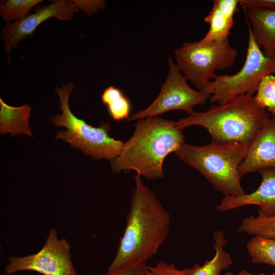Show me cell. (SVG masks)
<instances>
[{
	"label": "cell",
	"mask_w": 275,
	"mask_h": 275,
	"mask_svg": "<svg viewBox=\"0 0 275 275\" xmlns=\"http://www.w3.org/2000/svg\"><path fill=\"white\" fill-rule=\"evenodd\" d=\"M246 248L253 263L275 267V239L253 236Z\"/></svg>",
	"instance_id": "18"
},
{
	"label": "cell",
	"mask_w": 275,
	"mask_h": 275,
	"mask_svg": "<svg viewBox=\"0 0 275 275\" xmlns=\"http://www.w3.org/2000/svg\"><path fill=\"white\" fill-rule=\"evenodd\" d=\"M134 179L125 230L108 272L129 264L146 263L157 253L169 233V212L140 175L136 174Z\"/></svg>",
	"instance_id": "1"
},
{
	"label": "cell",
	"mask_w": 275,
	"mask_h": 275,
	"mask_svg": "<svg viewBox=\"0 0 275 275\" xmlns=\"http://www.w3.org/2000/svg\"><path fill=\"white\" fill-rule=\"evenodd\" d=\"M265 170H275V115L270 117L248 145L238 171L241 178L246 174Z\"/></svg>",
	"instance_id": "11"
},
{
	"label": "cell",
	"mask_w": 275,
	"mask_h": 275,
	"mask_svg": "<svg viewBox=\"0 0 275 275\" xmlns=\"http://www.w3.org/2000/svg\"><path fill=\"white\" fill-rule=\"evenodd\" d=\"M74 1H53L48 5L36 7L35 12L23 19L7 23L2 29V38L8 56L11 50L28 37L32 36L37 28L44 21L56 18L61 20H71L74 14L80 11Z\"/></svg>",
	"instance_id": "10"
},
{
	"label": "cell",
	"mask_w": 275,
	"mask_h": 275,
	"mask_svg": "<svg viewBox=\"0 0 275 275\" xmlns=\"http://www.w3.org/2000/svg\"><path fill=\"white\" fill-rule=\"evenodd\" d=\"M149 275H183V269H179L173 264L162 261L154 266H148Z\"/></svg>",
	"instance_id": "23"
},
{
	"label": "cell",
	"mask_w": 275,
	"mask_h": 275,
	"mask_svg": "<svg viewBox=\"0 0 275 275\" xmlns=\"http://www.w3.org/2000/svg\"><path fill=\"white\" fill-rule=\"evenodd\" d=\"M262 181L258 188L250 194L239 196H224L215 209L225 212L246 205L259 207V216L264 217L275 215V170H265L259 172Z\"/></svg>",
	"instance_id": "12"
},
{
	"label": "cell",
	"mask_w": 275,
	"mask_h": 275,
	"mask_svg": "<svg viewBox=\"0 0 275 275\" xmlns=\"http://www.w3.org/2000/svg\"><path fill=\"white\" fill-rule=\"evenodd\" d=\"M242 8L254 7L264 9H275V0H239Z\"/></svg>",
	"instance_id": "26"
},
{
	"label": "cell",
	"mask_w": 275,
	"mask_h": 275,
	"mask_svg": "<svg viewBox=\"0 0 275 275\" xmlns=\"http://www.w3.org/2000/svg\"><path fill=\"white\" fill-rule=\"evenodd\" d=\"M80 10H82L85 13L91 15L95 13L99 9L105 7L103 1H74Z\"/></svg>",
	"instance_id": "25"
},
{
	"label": "cell",
	"mask_w": 275,
	"mask_h": 275,
	"mask_svg": "<svg viewBox=\"0 0 275 275\" xmlns=\"http://www.w3.org/2000/svg\"><path fill=\"white\" fill-rule=\"evenodd\" d=\"M244 10L251 27L249 31L264 54L275 58V9L246 7Z\"/></svg>",
	"instance_id": "13"
},
{
	"label": "cell",
	"mask_w": 275,
	"mask_h": 275,
	"mask_svg": "<svg viewBox=\"0 0 275 275\" xmlns=\"http://www.w3.org/2000/svg\"><path fill=\"white\" fill-rule=\"evenodd\" d=\"M254 98L263 108L275 115V76L269 74L260 81Z\"/></svg>",
	"instance_id": "21"
},
{
	"label": "cell",
	"mask_w": 275,
	"mask_h": 275,
	"mask_svg": "<svg viewBox=\"0 0 275 275\" xmlns=\"http://www.w3.org/2000/svg\"><path fill=\"white\" fill-rule=\"evenodd\" d=\"M73 88L71 82L62 85L61 88H55L62 113L51 117L50 121L57 127L66 128L58 131L55 139H62L72 148L80 149L95 159L112 160L120 154L124 142L109 135V124L102 123L98 127H93L72 113L68 102Z\"/></svg>",
	"instance_id": "5"
},
{
	"label": "cell",
	"mask_w": 275,
	"mask_h": 275,
	"mask_svg": "<svg viewBox=\"0 0 275 275\" xmlns=\"http://www.w3.org/2000/svg\"><path fill=\"white\" fill-rule=\"evenodd\" d=\"M239 0H214L213 5H215L224 14L233 18L237 10Z\"/></svg>",
	"instance_id": "24"
},
{
	"label": "cell",
	"mask_w": 275,
	"mask_h": 275,
	"mask_svg": "<svg viewBox=\"0 0 275 275\" xmlns=\"http://www.w3.org/2000/svg\"><path fill=\"white\" fill-rule=\"evenodd\" d=\"M101 102L105 105L110 117L119 121L128 119L131 105L130 100L118 88L113 86L106 88L101 96Z\"/></svg>",
	"instance_id": "17"
},
{
	"label": "cell",
	"mask_w": 275,
	"mask_h": 275,
	"mask_svg": "<svg viewBox=\"0 0 275 275\" xmlns=\"http://www.w3.org/2000/svg\"><path fill=\"white\" fill-rule=\"evenodd\" d=\"M223 275H275V272H273L271 274H265L263 272H261L257 274H253L252 273H250L246 270H242L240 272H239L238 273L234 274L230 272H227L225 273H224Z\"/></svg>",
	"instance_id": "27"
},
{
	"label": "cell",
	"mask_w": 275,
	"mask_h": 275,
	"mask_svg": "<svg viewBox=\"0 0 275 275\" xmlns=\"http://www.w3.org/2000/svg\"><path fill=\"white\" fill-rule=\"evenodd\" d=\"M0 133H10L11 136L20 133L33 135L29 125L31 107L26 104L12 106L6 103L0 98Z\"/></svg>",
	"instance_id": "14"
},
{
	"label": "cell",
	"mask_w": 275,
	"mask_h": 275,
	"mask_svg": "<svg viewBox=\"0 0 275 275\" xmlns=\"http://www.w3.org/2000/svg\"><path fill=\"white\" fill-rule=\"evenodd\" d=\"M103 275H149L148 266L145 263L129 264Z\"/></svg>",
	"instance_id": "22"
},
{
	"label": "cell",
	"mask_w": 275,
	"mask_h": 275,
	"mask_svg": "<svg viewBox=\"0 0 275 275\" xmlns=\"http://www.w3.org/2000/svg\"><path fill=\"white\" fill-rule=\"evenodd\" d=\"M274 74L275 58L264 54L249 31L246 58L240 70L217 75L201 92L210 96L211 103L222 105L238 96H253L262 78Z\"/></svg>",
	"instance_id": "7"
},
{
	"label": "cell",
	"mask_w": 275,
	"mask_h": 275,
	"mask_svg": "<svg viewBox=\"0 0 275 275\" xmlns=\"http://www.w3.org/2000/svg\"><path fill=\"white\" fill-rule=\"evenodd\" d=\"M134 126L120 154L111 161L112 171L133 170L149 180L162 178L164 159L185 143L183 130L172 120L158 116L138 120Z\"/></svg>",
	"instance_id": "2"
},
{
	"label": "cell",
	"mask_w": 275,
	"mask_h": 275,
	"mask_svg": "<svg viewBox=\"0 0 275 275\" xmlns=\"http://www.w3.org/2000/svg\"><path fill=\"white\" fill-rule=\"evenodd\" d=\"M187 115L174 122L178 128L183 130L190 126H200L208 131L212 143L246 145L270 117L254 96L249 95L238 96L224 104L213 105L205 112L193 111Z\"/></svg>",
	"instance_id": "3"
},
{
	"label": "cell",
	"mask_w": 275,
	"mask_h": 275,
	"mask_svg": "<svg viewBox=\"0 0 275 275\" xmlns=\"http://www.w3.org/2000/svg\"><path fill=\"white\" fill-rule=\"evenodd\" d=\"M71 258L69 242L66 239H59L56 229L51 228L39 251L25 256H10L5 272L10 274L32 271L43 275H76Z\"/></svg>",
	"instance_id": "9"
},
{
	"label": "cell",
	"mask_w": 275,
	"mask_h": 275,
	"mask_svg": "<svg viewBox=\"0 0 275 275\" xmlns=\"http://www.w3.org/2000/svg\"><path fill=\"white\" fill-rule=\"evenodd\" d=\"M238 231L262 238L275 239V215L268 217L251 215L244 218Z\"/></svg>",
	"instance_id": "19"
},
{
	"label": "cell",
	"mask_w": 275,
	"mask_h": 275,
	"mask_svg": "<svg viewBox=\"0 0 275 275\" xmlns=\"http://www.w3.org/2000/svg\"><path fill=\"white\" fill-rule=\"evenodd\" d=\"M213 238L215 250L213 258L202 265L196 264L190 268L183 269V275H222V271L233 264L230 254L224 249L227 243L224 232L220 230L214 231Z\"/></svg>",
	"instance_id": "15"
},
{
	"label": "cell",
	"mask_w": 275,
	"mask_h": 275,
	"mask_svg": "<svg viewBox=\"0 0 275 275\" xmlns=\"http://www.w3.org/2000/svg\"><path fill=\"white\" fill-rule=\"evenodd\" d=\"M238 54L228 39L186 42L174 51L176 64L182 74L200 91L216 78L217 70L232 67Z\"/></svg>",
	"instance_id": "6"
},
{
	"label": "cell",
	"mask_w": 275,
	"mask_h": 275,
	"mask_svg": "<svg viewBox=\"0 0 275 275\" xmlns=\"http://www.w3.org/2000/svg\"><path fill=\"white\" fill-rule=\"evenodd\" d=\"M42 0H8L0 6V14L7 23L24 19L29 14L31 10Z\"/></svg>",
	"instance_id": "20"
},
{
	"label": "cell",
	"mask_w": 275,
	"mask_h": 275,
	"mask_svg": "<svg viewBox=\"0 0 275 275\" xmlns=\"http://www.w3.org/2000/svg\"><path fill=\"white\" fill-rule=\"evenodd\" d=\"M247 148L248 145L237 143L211 142L203 146L184 143L175 154L199 171L225 197L239 196L246 194L240 184L238 169L246 155Z\"/></svg>",
	"instance_id": "4"
},
{
	"label": "cell",
	"mask_w": 275,
	"mask_h": 275,
	"mask_svg": "<svg viewBox=\"0 0 275 275\" xmlns=\"http://www.w3.org/2000/svg\"><path fill=\"white\" fill-rule=\"evenodd\" d=\"M209 24V29L201 39L203 41H223L228 39L233 26V18L224 14L215 5L204 19Z\"/></svg>",
	"instance_id": "16"
},
{
	"label": "cell",
	"mask_w": 275,
	"mask_h": 275,
	"mask_svg": "<svg viewBox=\"0 0 275 275\" xmlns=\"http://www.w3.org/2000/svg\"><path fill=\"white\" fill-rule=\"evenodd\" d=\"M169 70L160 92L150 105L130 116L127 121L138 120L157 117L173 110H181L187 114L196 105L203 104L210 95L191 88L187 84L176 63L171 57L168 59Z\"/></svg>",
	"instance_id": "8"
}]
</instances>
